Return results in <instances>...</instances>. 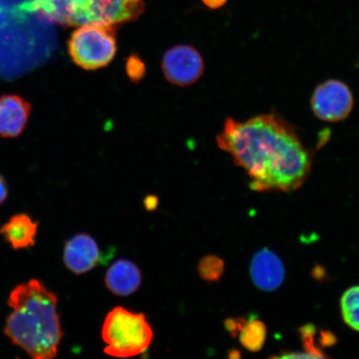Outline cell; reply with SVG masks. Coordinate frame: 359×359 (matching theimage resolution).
I'll list each match as a JSON object with an SVG mask.
<instances>
[{
	"label": "cell",
	"instance_id": "8",
	"mask_svg": "<svg viewBox=\"0 0 359 359\" xmlns=\"http://www.w3.org/2000/svg\"><path fill=\"white\" fill-rule=\"evenodd\" d=\"M251 280L259 290H276L285 278V269L276 253L264 248L254 255L250 266Z\"/></svg>",
	"mask_w": 359,
	"mask_h": 359
},
{
	"label": "cell",
	"instance_id": "10",
	"mask_svg": "<svg viewBox=\"0 0 359 359\" xmlns=\"http://www.w3.org/2000/svg\"><path fill=\"white\" fill-rule=\"evenodd\" d=\"M28 102L16 95L0 98V136L15 137L26 128L30 114Z\"/></svg>",
	"mask_w": 359,
	"mask_h": 359
},
{
	"label": "cell",
	"instance_id": "4",
	"mask_svg": "<svg viewBox=\"0 0 359 359\" xmlns=\"http://www.w3.org/2000/svg\"><path fill=\"white\" fill-rule=\"evenodd\" d=\"M116 48L114 25L80 26L69 41L72 60L85 70H97L109 65L114 60Z\"/></svg>",
	"mask_w": 359,
	"mask_h": 359
},
{
	"label": "cell",
	"instance_id": "15",
	"mask_svg": "<svg viewBox=\"0 0 359 359\" xmlns=\"http://www.w3.org/2000/svg\"><path fill=\"white\" fill-rule=\"evenodd\" d=\"M340 306L345 324L359 332V286L351 287L344 292Z\"/></svg>",
	"mask_w": 359,
	"mask_h": 359
},
{
	"label": "cell",
	"instance_id": "7",
	"mask_svg": "<svg viewBox=\"0 0 359 359\" xmlns=\"http://www.w3.org/2000/svg\"><path fill=\"white\" fill-rule=\"evenodd\" d=\"M161 67L168 82L186 87L199 80L205 65L203 58L195 48L178 45L165 53Z\"/></svg>",
	"mask_w": 359,
	"mask_h": 359
},
{
	"label": "cell",
	"instance_id": "23",
	"mask_svg": "<svg viewBox=\"0 0 359 359\" xmlns=\"http://www.w3.org/2000/svg\"><path fill=\"white\" fill-rule=\"evenodd\" d=\"M157 204L156 199H154V197H151V198H147L146 201V208L148 210H154L156 208Z\"/></svg>",
	"mask_w": 359,
	"mask_h": 359
},
{
	"label": "cell",
	"instance_id": "19",
	"mask_svg": "<svg viewBox=\"0 0 359 359\" xmlns=\"http://www.w3.org/2000/svg\"><path fill=\"white\" fill-rule=\"evenodd\" d=\"M273 358H314L311 353L307 352H288L282 355L273 356Z\"/></svg>",
	"mask_w": 359,
	"mask_h": 359
},
{
	"label": "cell",
	"instance_id": "11",
	"mask_svg": "<svg viewBox=\"0 0 359 359\" xmlns=\"http://www.w3.org/2000/svg\"><path fill=\"white\" fill-rule=\"evenodd\" d=\"M80 0H31L22 8L65 26L77 25Z\"/></svg>",
	"mask_w": 359,
	"mask_h": 359
},
{
	"label": "cell",
	"instance_id": "20",
	"mask_svg": "<svg viewBox=\"0 0 359 359\" xmlns=\"http://www.w3.org/2000/svg\"><path fill=\"white\" fill-rule=\"evenodd\" d=\"M337 339L335 336L330 332H322L321 344L322 346H332L336 343Z\"/></svg>",
	"mask_w": 359,
	"mask_h": 359
},
{
	"label": "cell",
	"instance_id": "12",
	"mask_svg": "<svg viewBox=\"0 0 359 359\" xmlns=\"http://www.w3.org/2000/svg\"><path fill=\"white\" fill-rule=\"evenodd\" d=\"M105 281L112 293L120 296L132 294L141 285L140 269L130 260H118L107 269Z\"/></svg>",
	"mask_w": 359,
	"mask_h": 359
},
{
	"label": "cell",
	"instance_id": "3",
	"mask_svg": "<svg viewBox=\"0 0 359 359\" xmlns=\"http://www.w3.org/2000/svg\"><path fill=\"white\" fill-rule=\"evenodd\" d=\"M102 335L107 346L104 352L116 358L139 355L149 348L154 332L144 314L116 307L107 314Z\"/></svg>",
	"mask_w": 359,
	"mask_h": 359
},
{
	"label": "cell",
	"instance_id": "13",
	"mask_svg": "<svg viewBox=\"0 0 359 359\" xmlns=\"http://www.w3.org/2000/svg\"><path fill=\"white\" fill-rule=\"evenodd\" d=\"M38 232V224L27 214H17L0 228L2 236L15 250L34 246Z\"/></svg>",
	"mask_w": 359,
	"mask_h": 359
},
{
	"label": "cell",
	"instance_id": "1",
	"mask_svg": "<svg viewBox=\"0 0 359 359\" xmlns=\"http://www.w3.org/2000/svg\"><path fill=\"white\" fill-rule=\"evenodd\" d=\"M217 142L245 170L251 190L294 191L311 173V152L293 128L276 114L245 122L227 118Z\"/></svg>",
	"mask_w": 359,
	"mask_h": 359
},
{
	"label": "cell",
	"instance_id": "9",
	"mask_svg": "<svg viewBox=\"0 0 359 359\" xmlns=\"http://www.w3.org/2000/svg\"><path fill=\"white\" fill-rule=\"evenodd\" d=\"M64 260L72 272L82 275L91 271L100 262V250L91 236L79 234L67 242Z\"/></svg>",
	"mask_w": 359,
	"mask_h": 359
},
{
	"label": "cell",
	"instance_id": "2",
	"mask_svg": "<svg viewBox=\"0 0 359 359\" xmlns=\"http://www.w3.org/2000/svg\"><path fill=\"white\" fill-rule=\"evenodd\" d=\"M12 309L4 334L34 359L57 355L62 336L57 296L41 281L31 280L15 287L8 300Z\"/></svg>",
	"mask_w": 359,
	"mask_h": 359
},
{
	"label": "cell",
	"instance_id": "17",
	"mask_svg": "<svg viewBox=\"0 0 359 359\" xmlns=\"http://www.w3.org/2000/svg\"><path fill=\"white\" fill-rule=\"evenodd\" d=\"M300 335L304 343V351L311 353L314 358H327L323 353L320 348L316 346L313 344V337L316 334V329L312 325H304L300 327Z\"/></svg>",
	"mask_w": 359,
	"mask_h": 359
},
{
	"label": "cell",
	"instance_id": "14",
	"mask_svg": "<svg viewBox=\"0 0 359 359\" xmlns=\"http://www.w3.org/2000/svg\"><path fill=\"white\" fill-rule=\"evenodd\" d=\"M239 335L242 346L250 352H258L266 341V326L258 318H250L245 322Z\"/></svg>",
	"mask_w": 359,
	"mask_h": 359
},
{
	"label": "cell",
	"instance_id": "5",
	"mask_svg": "<svg viewBox=\"0 0 359 359\" xmlns=\"http://www.w3.org/2000/svg\"><path fill=\"white\" fill-rule=\"evenodd\" d=\"M353 103L351 90L346 84L335 79L318 85L311 98L313 114L327 123L346 119L351 114Z\"/></svg>",
	"mask_w": 359,
	"mask_h": 359
},
{
	"label": "cell",
	"instance_id": "18",
	"mask_svg": "<svg viewBox=\"0 0 359 359\" xmlns=\"http://www.w3.org/2000/svg\"><path fill=\"white\" fill-rule=\"evenodd\" d=\"M247 318H229V320H226V322H224V326H226V329L229 333H230L233 337H236L239 334Z\"/></svg>",
	"mask_w": 359,
	"mask_h": 359
},
{
	"label": "cell",
	"instance_id": "16",
	"mask_svg": "<svg viewBox=\"0 0 359 359\" xmlns=\"http://www.w3.org/2000/svg\"><path fill=\"white\" fill-rule=\"evenodd\" d=\"M224 264L222 259L215 255H208L201 259L198 271L202 279L215 282L221 279L224 273Z\"/></svg>",
	"mask_w": 359,
	"mask_h": 359
},
{
	"label": "cell",
	"instance_id": "22",
	"mask_svg": "<svg viewBox=\"0 0 359 359\" xmlns=\"http://www.w3.org/2000/svg\"><path fill=\"white\" fill-rule=\"evenodd\" d=\"M8 196V187L6 181L0 175V205L6 201Z\"/></svg>",
	"mask_w": 359,
	"mask_h": 359
},
{
	"label": "cell",
	"instance_id": "21",
	"mask_svg": "<svg viewBox=\"0 0 359 359\" xmlns=\"http://www.w3.org/2000/svg\"><path fill=\"white\" fill-rule=\"evenodd\" d=\"M206 7L212 10H217L222 8L227 3V0H201Z\"/></svg>",
	"mask_w": 359,
	"mask_h": 359
},
{
	"label": "cell",
	"instance_id": "6",
	"mask_svg": "<svg viewBox=\"0 0 359 359\" xmlns=\"http://www.w3.org/2000/svg\"><path fill=\"white\" fill-rule=\"evenodd\" d=\"M144 11V0H83L82 26L123 24L137 20Z\"/></svg>",
	"mask_w": 359,
	"mask_h": 359
}]
</instances>
